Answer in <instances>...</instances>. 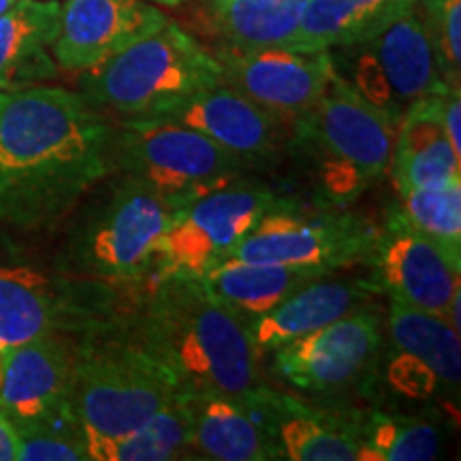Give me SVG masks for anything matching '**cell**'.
Masks as SVG:
<instances>
[{"mask_svg": "<svg viewBox=\"0 0 461 461\" xmlns=\"http://www.w3.org/2000/svg\"><path fill=\"white\" fill-rule=\"evenodd\" d=\"M113 129L82 92L32 86L0 107V221L34 229L67 214L113 169Z\"/></svg>", "mask_w": 461, "mask_h": 461, "instance_id": "cell-1", "label": "cell"}, {"mask_svg": "<svg viewBox=\"0 0 461 461\" xmlns=\"http://www.w3.org/2000/svg\"><path fill=\"white\" fill-rule=\"evenodd\" d=\"M132 331V342L169 367L184 389L241 397L257 387L258 355L244 319L201 280L157 278Z\"/></svg>", "mask_w": 461, "mask_h": 461, "instance_id": "cell-2", "label": "cell"}, {"mask_svg": "<svg viewBox=\"0 0 461 461\" xmlns=\"http://www.w3.org/2000/svg\"><path fill=\"white\" fill-rule=\"evenodd\" d=\"M222 82L214 51L169 22L154 34L82 71V95L122 118H158Z\"/></svg>", "mask_w": 461, "mask_h": 461, "instance_id": "cell-3", "label": "cell"}, {"mask_svg": "<svg viewBox=\"0 0 461 461\" xmlns=\"http://www.w3.org/2000/svg\"><path fill=\"white\" fill-rule=\"evenodd\" d=\"M182 389L169 367L132 339L86 342L77 348L67 411L88 445L140 429Z\"/></svg>", "mask_w": 461, "mask_h": 461, "instance_id": "cell-4", "label": "cell"}, {"mask_svg": "<svg viewBox=\"0 0 461 461\" xmlns=\"http://www.w3.org/2000/svg\"><path fill=\"white\" fill-rule=\"evenodd\" d=\"M400 118L333 75L321 101L293 126L321 158V182L338 203L355 201L389 169Z\"/></svg>", "mask_w": 461, "mask_h": 461, "instance_id": "cell-5", "label": "cell"}, {"mask_svg": "<svg viewBox=\"0 0 461 461\" xmlns=\"http://www.w3.org/2000/svg\"><path fill=\"white\" fill-rule=\"evenodd\" d=\"M113 167L177 207L238 180L240 158L203 132L165 118H124L112 140Z\"/></svg>", "mask_w": 461, "mask_h": 461, "instance_id": "cell-6", "label": "cell"}, {"mask_svg": "<svg viewBox=\"0 0 461 461\" xmlns=\"http://www.w3.org/2000/svg\"><path fill=\"white\" fill-rule=\"evenodd\" d=\"M176 207L146 184L124 176V182L86 218L68 246L75 272L112 285H131L152 267Z\"/></svg>", "mask_w": 461, "mask_h": 461, "instance_id": "cell-7", "label": "cell"}, {"mask_svg": "<svg viewBox=\"0 0 461 461\" xmlns=\"http://www.w3.org/2000/svg\"><path fill=\"white\" fill-rule=\"evenodd\" d=\"M276 203L269 188L233 180L180 205L154 252L157 278L199 280L224 261Z\"/></svg>", "mask_w": 461, "mask_h": 461, "instance_id": "cell-8", "label": "cell"}, {"mask_svg": "<svg viewBox=\"0 0 461 461\" xmlns=\"http://www.w3.org/2000/svg\"><path fill=\"white\" fill-rule=\"evenodd\" d=\"M330 54L339 77L397 118L417 99L448 90L417 7L366 41Z\"/></svg>", "mask_w": 461, "mask_h": 461, "instance_id": "cell-9", "label": "cell"}, {"mask_svg": "<svg viewBox=\"0 0 461 461\" xmlns=\"http://www.w3.org/2000/svg\"><path fill=\"white\" fill-rule=\"evenodd\" d=\"M99 282L77 286L26 265L0 267V353L48 333L112 331L113 295Z\"/></svg>", "mask_w": 461, "mask_h": 461, "instance_id": "cell-10", "label": "cell"}, {"mask_svg": "<svg viewBox=\"0 0 461 461\" xmlns=\"http://www.w3.org/2000/svg\"><path fill=\"white\" fill-rule=\"evenodd\" d=\"M378 235L346 214H299L276 203L258 218L227 258L302 265L336 272L372 255Z\"/></svg>", "mask_w": 461, "mask_h": 461, "instance_id": "cell-11", "label": "cell"}, {"mask_svg": "<svg viewBox=\"0 0 461 461\" xmlns=\"http://www.w3.org/2000/svg\"><path fill=\"white\" fill-rule=\"evenodd\" d=\"M214 56L221 62L222 82L291 129L321 101L336 75L330 51L263 48L218 50Z\"/></svg>", "mask_w": 461, "mask_h": 461, "instance_id": "cell-12", "label": "cell"}, {"mask_svg": "<svg viewBox=\"0 0 461 461\" xmlns=\"http://www.w3.org/2000/svg\"><path fill=\"white\" fill-rule=\"evenodd\" d=\"M380 319L367 305L274 350V367L299 391L322 393L353 383L380 348Z\"/></svg>", "mask_w": 461, "mask_h": 461, "instance_id": "cell-13", "label": "cell"}, {"mask_svg": "<svg viewBox=\"0 0 461 461\" xmlns=\"http://www.w3.org/2000/svg\"><path fill=\"white\" fill-rule=\"evenodd\" d=\"M148 0H65L51 56L60 68L82 73L169 24Z\"/></svg>", "mask_w": 461, "mask_h": 461, "instance_id": "cell-14", "label": "cell"}, {"mask_svg": "<svg viewBox=\"0 0 461 461\" xmlns=\"http://www.w3.org/2000/svg\"><path fill=\"white\" fill-rule=\"evenodd\" d=\"M376 282L389 299L428 310L445 319L448 305L461 295V265L434 241L420 235L400 214L391 218L372 250Z\"/></svg>", "mask_w": 461, "mask_h": 461, "instance_id": "cell-15", "label": "cell"}, {"mask_svg": "<svg viewBox=\"0 0 461 461\" xmlns=\"http://www.w3.org/2000/svg\"><path fill=\"white\" fill-rule=\"evenodd\" d=\"M77 348L68 333H48L0 353V412L15 428L67 411Z\"/></svg>", "mask_w": 461, "mask_h": 461, "instance_id": "cell-16", "label": "cell"}, {"mask_svg": "<svg viewBox=\"0 0 461 461\" xmlns=\"http://www.w3.org/2000/svg\"><path fill=\"white\" fill-rule=\"evenodd\" d=\"M158 118L203 132L244 165L276 157L288 129L227 82L197 92Z\"/></svg>", "mask_w": 461, "mask_h": 461, "instance_id": "cell-17", "label": "cell"}, {"mask_svg": "<svg viewBox=\"0 0 461 461\" xmlns=\"http://www.w3.org/2000/svg\"><path fill=\"white\" fill-rule=\"evenodd\" d=\"M267 431L278 455L291 461H357L359 442L338 420L322 417L295 397L257 384L240 397Z\"/></svg>", "mask_w": 461, "mask_h": 461, "instance_id": "cell-18", "label": "cell"}, {"mask_svg": "<svg viewBox=\"0 0 461 461\" xmlns=\"http://www.w3.org/2000/svg\"><path fill=\"white\" fill-rule=\"evenodd\" d=\"M378 293L380 288L374 280L321 276L293 291L269 312L246 321L248 336L257 355L267 353L355 312Z\"/></svg>", "mask_w": 461, "mask_h": 461, "instance_id": "cell-19", "label": "cell"}, {"mask_svg": "<svg viewBox=\"0 0 461 461\" xmlns=\"http://www.w3.org/2000/svg\"><path fill=\"white\" fill-rule=\"evenodd\" d=\"M445 92L423 96L403 109L389 163L397 193L461 184V157L442 126Z\"/></svg>", "mask_w": 461, "mask_h": 461, "instance_id": "cell-20", "label": "cell"}, {"mask_svg": "<svg viewBox=\"0 0 461 461\" xmlns=\"http://www.w3.org/2000/svg\"><path fill=\"white\" fill-rule=\"evenodd\" d=\"M193 448L218 461L280 459L278 448L240 397L186 389Z\"/></svg>", "mask_w": 461, "mask_h": 461, "instance_id": "cell-21", "label": "cell"}, {"mask_svg": "<svg viewBox=\"0 0 461 461\" xmlns=\"http://www.w3.org/2000/svg\"><path fill=\"white\" fill-rule=\"evenodd\" d=\"M330 274V269L322 267L224 258L199 280L212 297H216L246 322L269 312L299 286Z\"/></svg>", "mask_w": 461, "mask_h": 461, "instance_id": "cell-22", "label": "cell"}, {"mask_svg": "<svg viewBox=\"0 0 461 461\" xmlns=\"http://www.w3.org/2000/svg\"><path fill=\"white\" fill-rule=\"evenodd\" d=\"M417 5L419 0H308L288 50L348 48L374 37Z\"/></svg>", "mask_w": 461, "mask_h": 461, "instance_id": "cell-23", "label": "cell"}, {"mask_svg": "<svg viewBox=\"0 0 461 461\" xmlns=\"http://www.w3.org/2000/svg\"><path fill=\"white\" fill-rule=\"evenodd\" d=\"M60 22L58 0H15L0 14V90L54 75L48 50Z\"/></svg>", "mask_w": 461, "mask_h": 461, "instance_id": "cell-24", "label": "cell"}, {"mask_svg": "<svg viewBox=\"0 0 461 461\" xmlns=\"http://www.w3.org/2000/svg\"><path fill=\"white\" fill-rule=\"evenodd\" d=\"M389 331L397 350L428 367L438 384L447 389L459 387V331L440 314L389 299Z\"/></svg>", "mask_w": 461, "mask_h": 461, "instance_id": "cell-25", "label": "cell"}, {"mask_svg": "<svg viewBox=\"0 0 461 461\" xmlns=\"http://www.w3.org/2000/svg\"><path fill=\"white\" fill-rule=\"evenodd\" d=\"M308 0H218L212 14L222 39L221 50L252 51L288 48Z\"/></svg>", "mask_w": 461, "mask_h": 461, "instance_id": "cell-26", "label": "cell"}, {"mask_svg": "<svg viewBox=\"0 0 461 461\" xmlns=\"http://www.w3.org/2000/svg\"><path fill=\"white\" fill-rule=\"evenodd\" d=\"M88 459L95 461H167L193 448L186 389H182L167 406L140 429L112 440L88 442Z\"/></svg>", "mask_w": 461, "mask_h": 461, "instance_id": "cell-27", "label": "cell"}, {"mask_svg": "<svg viewBox=\"0 0 461 461\" xmlns=\"http://www.w3.org/2000/svg\"><path fill=\"white\" fill-rule=\"evenodd\" d=\"M359 442V459L367 461H429L440 453L438 428L411 417L370 414L353 429Z\"/></svg>", "mask_w": 461, "mask_h": 461, "instance_id": "cell-28", "label": "cell"}, {"mask_svg": "<svg viewBox=\"0 0 461 461\" xmlns=\"http://www.w3.org/2000/svg\"><path fill=\"white\" fill-rule=\"evenodd\" d=\"M400 214L420 235L461 265V184L445 188H408L397 193Z\"/></svg>", "mask_w": 461, "mask_h": 461, "instance_id": "cell-29", "label": "cell"}, {"mask_svg": "<svg viewBox=\"0 0 461 461\" xmlns=\"http://www.w3.org/2000/svg\"><path fill=\"white\" fill-rule=\"evenodd\" d=\"M22 461H84L88 459L84 429L68 411L39 423L15 428Z\"/></svg>", "mask_w": 461, "mask_h": 461, "instance_id": "cell-30", "label": "cell"}, {"mask_svg": "<svg viewBox=\"0 0 461 461\" xmlns=\"http://www.w3.org/2000/svg\"><path fill=\"white\" fill-rule=\"evenodd\" d=\"M425 31L448 88L461 82V0H420Z\"/></svg>", "mask_w": 461, "mask_h": 461, "instance_id": "cell-31", "label": "cell"}, {"mask_svg": "<svg viewBox=\"0 0 461 461\" xmlns=\"http://www.w3.org/2000/svg\"><path fill=\"white\" fill-rule=\"evenodd\" d=\"M442 126L455 152L461 157V95L459 88H448L442 95Z\"/></svg>", "mask_w": 461, "mask_h": 461, "instance_id": "cell-32", "label": "cell"}, {"mask_svg": "<svg viewBox=\"0 0 461 461\" xmlns=\"http://www.w3.org/2000/svg\"><path fill=\"white\" fill-rule=\"evenodd\" d=\"M20 459V436L15 425L0 412V461Z\"/></svg>", "mask_w": 461, "mask_h": 461, "instance_id": "cell-33", "label": "cell"}, {"mask_svg": "<svg viewBox=\"0 0 461 461\" xmlns=\"http://www.w3.org/2000/svg\"><path fill=\"white\" fill-rule=\"evenodd\" d=\"M148 3H152V5H163V7H177V5H182L184 0H148Z\"/></svg>", "mask_w": 461, "mask_h": 461, "instance_id": "cell-34", "label": "cell"}, {"mask_svg": "<svg viewBox=\"0 0 461 461\" xmlns=\"http://www.w3.org/2000/svg\"><path fill=\"white\" fill-rule=\"evenodd\" d=\"M14 3L15 0H0V14H5V11H7Z\"/></svg>", "mask_w": 461, "mask_h": 461, "instance_id": "cell-35", "label": "cell"}, {"mask_svg": "<svg viewBox=\"0 0 461 461\" xmlns=\"http://www.w3.org/2000/svg\"><path fill=\"white\" fill-rule=\"evenodd\" d=\"M5 99H7V90H0V107H3Z\"/></svg>", "mask_w": 461, "mask_h": 461, "instance_id": "cell-36", "label": "cell"}, {"mask_svg": "<svg viewBox=\"0 0 461 461\" xmlns=\"http://www.w3.org/2000/svg\"><path fill=\"white\" fill-rule=\"evenodd\" d=\"M218 3V0H210V5H216Z\"/></svg>", "mask_w": 461, "mask_h": 461, "instance_id": "cell-37", "label": "cell"}]
</instances>
